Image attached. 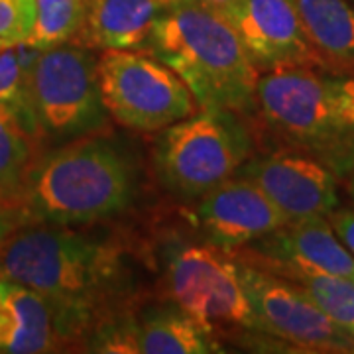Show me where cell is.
<instances>
[{"instance_id": "obj_20", "label": "cell", "mask_w": 354, "mask_h": 354, "mask_svg": "<svg viewBox=\"0 0 354 354\" xmlns=\"http://www.w3.org/2000/svg\"><path fill=\"white\" fill-rule=\"evenodd\" d=\"M88 0H36V24L26 44L48 50L73 44L87 18Z\"/></svg>"}, {"instance_id": "obj_26", "label": "cell", "mask_w": 354, "mask_h": 354, "mask_svg": "<svg viewBox=\"0 0 354 354\" xmlns=\"http://www.w3.org/2000/svg\"><path fill=\"white\" fill-rule=\"evenodd\" d=\"M174 2H195V4H205V6H211V8H216V10H228L234 0H174Z\"/></svg>"}, {"instance_id": "obj_27", "label": "cell", "mask_w": 354, "mask_h": 354, "mask_svg": "<svg viewBox=\"0 0 354 354\" xmlns=\"http://www.w3.org/2000/svg\"><path fill=\"white\" fill-rule=\"evenodd\" d=\"M4 48H8V44H6V41H2V39H0V51L4 50Z\"/></svg>"}, {"instance_id": "obj_18", "label": "cell", "mask_w": 354, "mask_h": 354, "mask_svg": "<svg viewBox=\"0 0 354 354\" xmlns=\"http://www.w3.org/2000/svg\"><path fill=\"white\" fill-rule=\"evenodd\" d=\"M36 134L10 106L0 104V203L18 205L36 158Z\"/></svg>"}, {"instance_id": "obj_5", "label": "cell", "mask_w": 354, "mask_h": 354, "mask_svg": "<svg viewBox=\"0 0 354 354\" xmlns=\"http://www.w3.org/2000/svg\"><path fill=\"white\" fill-rule=\"evenodd\" d=\"M97 81L106 113L138 132L164 130L197 111L181 77L142 51L104 50L97 59Z\"/></svg>"}, {"instance_id": "obj_9", "label": "cell", "mask_w": 354, "mask_h": 354, "mask_svg": "<svg viewBox=\"0 0 354 354\" xmlns=\"http://www.w3.org/2000/svg\"><path fill=\"white\" fill-rule=\"evenodd\" d=\"M239 264L256 329L311 353H354V337L333 323L290 279Z\"/></svg>"}, {"instance_id": "obj_12", "label": "cell", "mask_w": 354, "mask_h": 354, "mask_svg": "<svg viewBox=\"0 0 354 354\" xmlns=\"http://www.w3.org/2000/svg\"><path fill=\"white\" fill-rule=\"evenodd\" d=\"M230 254L242 264L266 272L297 266L354 279V256L339 241L327 216L286 223L260 241Z\"/></svg>"}, {"instance_id": "obj_17", "label": "cell", "mask_w": 354, "mask_h": 354, "mask_svg": "<svg viewBox=\"0 0 354 354\" xmlns=\"http://www.w3.org/2000/svg\"><path fill=\"white\" fill-rule=\"evenodd\" d=\"M305 34L323 59L354 64V6L348 0H293Z\"/></svg>"}, {"instance_id": "obj_15", "label": "cell", "mask_w": 354, "mask_h": 354, "mask_svg": "<svg viewBox=\"0 0 354 354\" xmlns=\"http://www.w3.org/2000/svg\"><path fill=\"white\" fill-rule=\"evenodd\" d=\"M174 0H91L73 44L99 50H140Z\"/></svg>"}, {"instance_id": "obj_8", "label": "cell", "mask_w": 354, "mask_h": 354, "mask_svg": "<svg viewBox=\"0 0 354 354\" xmlns=\"http://www.w3.org/2000/svg\"><path fill=\"white\" fill-rule=\"evenodd\" d=\"M165 295L205 327L256 329L234 256L213 242L181 246L165 268Z\"/></svg>"}, {"instance_id": "obj_25", "label": "cell", "mask_w": 354, "mask_h": 354, "mask_svg": "<svg viewBox=\"0 0 354 354\" xmlns=\"http://www.w3.org/2000/svg\"><path fill=\"white\" fill-rule=\"evenodd\" d=\"M329 223L344 248L354 256V211H333Z\"/></svg>"}, {"instance_id": "obj_11", "label": "cell", "mask_w": 354, "mask_h": 354, "mask_svg": "<svg viewBox=\"0 0 354 354\" xmlns=\"http://www.w3.org/2000/svg\"><path fill=\"white\" fill-rule=\"evenodd\" d=\"M258 71L323 64L293 0H234L225 10Z\"/></svg>"}, {"instance_id": "obj_14", "label": "cell", "mask_w": 354, "mask_h": 354, "mask_svg": "<svg viewBox=\"0 0 354 354\" xmlns=\"http://www.w3.org/2000/svg\"><path fill=\"white\" fill-rule=\"evenodd\" d=\"M195 215L207 241L228 252L260 241L288 223L264 191L242 176L230 177L205 193Z\"/></svg>"}, {"instance_id": "obj_23", "label": "cell", "mask_w": 354, "mask_h": 354, "mask_svg": "<svg viewBox=\"0 0 354 354\" xmlns=\"http://www.w3.org/2000/svg\"><path fill=\"white\" fill-rule=\"evenodd\" d=\"M28 223H32V218L22 207L0 203V246Z\"/></svg>"}, {"instance_id": "obj_2", "label": "cell", "mask_w": 354, "mask_h": 354, "mask_svg": "<svg viewBox=\"0 0 354 354\" xmlns=\"http://www.w3.org/2000/svg\"><path fill=\"white\" fill-rule=\"evenodd\" d=\"M134 197L130 160L109 140L91 134L34 162L20 207L32 223L77 227L124 213Z\"/></svg>"}, {"instance_id": "obj_6", "label": "cell", "mask_w": 354, "mask_h": 354, "mask_svg": "<svg viewBox=\"0 0 354 354\" xmlns=\"http://www.w3.org/2000/svg\"><path fill=\"white\" fill-rule=\"evenodd\" d=\"M30 101L39 134L81 138L106 127L97 81V59L77 44L39 51L30 71Z\"/></svg>"}, {"instance_id": "obj_10", "label": "cell", "mask_w": 354, "mask_h": 354, "mask_svg": "<svg viewBox=\"0 0 354 354\" xmlns=\"http://www.w3.org/2000/svg\"><path fill=\"white\" fill-rule=\"evenodd\" d=\"M239 174L264 191L288 223L329 216L339 205L335 174L307 153L279 150L244 162Z\"/></svg>"}, {"instance_id": "obj_1", "label": "cell", "mask_w": 354, "mask_h": 354, "mask_svg": "<svg viewBox=\"0 0 354 354\" xmlns=\"http://www.w3.org/2000/svg\"><path fill=\"white\" fill-rule=\"evenodd\" d=\"M146 46L181 77L199 109L254 111L260 71L223 10L176 2L156 22Z\"/></svg>"}, {"instance_id": "obj_3", "label": "cell", "mask_w": 354, "mask_h": 354, "mask_svg": "<svg viewBox=\"0 0 354 354\" xmlns=\"http://www.w3.org/2000/svg\"><path fill=\"white\" fill-rule=\"evenodd\" d=\"M120 278L122 252L114 242L64 225L28 223L0 246V279L87 307L101 325L99 313Z\"/></svg>"}, {"instance_id": "obj_4", "label": "cell", "mask_w": 354, "mask_h": 354, "mask_svg": "<svg viewBox=\"0 0 354 354\" xmlns=\"http://www.w3.org/2000/svg\"><path fill=\"white\" fill-rule=\"evenodd\" d=\"M252 140L241 114L201 109L162 130L156 144V167L165 187L197 199L239 174Z\"/></svg>"}, {"instance_id": "obj_21", "label": "cell", "mask_w": 354, "mask_h": 354, "mask_svg": "<svg viewBox=\"0 0 354 354\" xmlns=\"http://www.w3.org/2000/svg\"><path fill=\"white\" fill-rule=\"evenodd\" d=\"M0 104L10 106L26 127L38 136V122L30 101V69H26L20 62L16 46L0 51Z\"/></svg>"}, {"instance_id": "obj_16", "label": "cell", "mask_w": 354, "mask_h": 354, "mask_svg": "<svg viewBox=\"0 0 354 354\" xmlns=\"http://www.w3.org/2000/svg\"><path fill=\"white\" fill-rule=\"evenodd\" d=\"M0 299L10 311L12 333L4 353L36 354L67 351L55 299L26 286L0 279Z\"/></svg>"}, {"instance_id": "obj_24", "label": "cell", "mask_w": 354, "mask_h": 354, "mask_svg": "<svg viewBox=\"0 0 354 354\" xmlns=\"http://www.w3.org/2000/svg\"><path fill=\"white\" fill-rule=\"evenodd\" d=\"M333 93L344 120L354 127V79H330Z\"/></svg>"}, {"instance_id": "obj_22", "label": "cell", "mask_w": 354, "mask_h": 354, "mask_svg": "<svg viewBox=\"0 0 354 354\" xmlns=\"http://www.w3.org/2000/svg\"><path fill=\"white\" fill-rule=\"evenodd\" d=\"M36 24V0H0V39L26 44Z\"/></svg>"}, {"instance_id": "obj_7", "label": "cell", "mask_w": 354, "mask_h": 354, "mask_svg": "<svg viewBox=\"0 0 354 354\" xmlns=\"http://www.w3.org/2000/svg\"><path fill=\"white\" fill-rule=\"evenodd\" d=\"M254 111L276 134L321 152L346 150L354 132L337 106L330 79L307 67L262 71Z\"/></svg>"}, {"instance_id": "obj_13", "label": "cell", "mask_w": 354, "mask_h": 354, "mask_svg": "<svg viewBox=\"0 0 354 354\" xmlns=\"http://www.w3.org/2000/svg\"><path fill=\"white\" fill-rule=\"evenodd\" d=\"M88 351L118 354H207L218 353L213 330L177 305L153 309L140 319L104 323L93 335Z\"/></svg>"}, {"instance_id": "obj_19", "label": "cell", "mask_w": 354, "mask_h": 354, "mask_svg": "<svg viewBox=\"0 0 354 354\" xmlns=\"http://www.w3.org/2000/svg\"><path fill=\"white\" fill-rule=\"evenodd\" d=\"M266 272V270H264ZM281 278L290 279L313 304L337 323L341 329L354 337V279L344 276H335L327 272H319L311 268L297 266H281L272 270Z\"/></svg>"}]
</instances>
